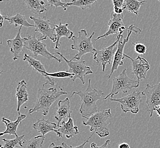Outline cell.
<instances>
[{
	"label": "cell",
	"mask_w": 160,
	"mask_h": 148,
	"mask_svg": "<svg viewBox=\"0 0 160 148\" xmlns=\"http://www.w3.org/2000/svg\"><path fill=\"white\" fill-rule=\"evenodd\" d=\"M158 1H160V0H158Z\"/></svg>",
	"instance_id": "39"
},
{
	"label": "cell",
	"mask_w": 160,
	"mask_h": 148,
	"mask_svg": "<svg viewBox=\"0 0 160 148\" xmlns=\"http://www.w3.org/2000/svg\"><path fill=\"white\" fill-rule=\"evenodd\" d=\"M145 3H147L146 1H139L138 0H125L123 5V10H126L138 16L140 7Z\"/></svg>",
	"instance_id": "25"
},
{
	"label": "cell",
	"mask_w": 160,
	"mask_h": 148,
	"mask_svg": "<svg viewBox=\"0 0 160 148\" xmlns=\"http://www.w3.org/2000/svg\"><path fill=\"white\" fill-rule=\"evenodd\" d=\"M124 56L125 58L126 57L131 61L132 73L135 75L138 80L140 81L145 79L148 70L151 68L148 61L140 56H138L136 59L132 58L131 56L125 54H124Z\"/></svg>",
	"instance_id": "13"
},
{
	"label": "cell",
	"mask_w": 160,
	"mask_h": 148,
	"mask_svg": "<svg viewBox=\"0 0 160 148\" xmlns=\"http://www.w3.org/2000/svg\"><path fill=\"white\" fill-rule=\"evenodd\" d=\"M133 45L135 46V50L136 53H138L139 54H145L147 51V47L143 43L140 42H133Z\"/></svg>",
	"instance_id": "31"
},
{
	"label": "cell",
	"mask_w": 160,
	"mask_h": 148,
	"mask_svg": "<svg viewBox=\"0 0 160 148\" xmlns=\"http://www.w3.org/2000/svg\"><path fill=\"white\" fill-rule=\"evenodd\" d=\"M132 33L133 32L132 30H128V35H127V37H126V39L123 40V35L120 38V40L118 42L117 50L115 55L114 56V61H113L112 66L111 67V72H110V74H109V75L108 77V79L111 78V76L114 73V71L117 70L119 66L123 65V60H124V59L125 58V57L124 56V53H123L124 47H125L127 42H128L129 37Z\"/></svg>",
	"instance_id": "14"
},
{
	"label": "cell",
	"mask_w": 160,
	"mask_h": 148,
	"mask_svg": "<svg viewBox=\"0 0 160 148\" xmlns=\"http://www.w3.org/2000/svg\"><path fill=\"white\" fill-rule=\"evenodd\" d=\"M28 93L27 90V83L25 80L19 82L17 87L16 97L17 99V109L18 113H20V109L22 105L28 100Z\"/></svg>",
	"instance_id": "21"
},
{
	"label": "cell",
	"mask_w": 160,
	"mask_h": 148,
	"mask_svg": "<svg viewBox=\"0 0 160 148\" xmlns=\"http://www.w3.org/2000/svg\"><path fill=\"white\" fill-rule=\"evenodd\" d=\"M142 93L147 97V110L149 113L150 117H152L154 109L160 106V82L153 86L147 84Z\"/></svg>",
	"instance_id": "11"
},
{
	"label": "cell",
	"mask_w": 160,
	"mask_h": 148,
	"mask_svg": "<svg viewBox=\"0 0 160 148\" xmlns=\"http://www.w3.org/2000/svg\"><path fill=\"white\" fill-rule=\"evenodd\" d=\"M22 27L20 26L18 33L14 39L7 40V44L13 55L12 59L14 61L21 58L23 47L25 46V38H22L21 36Z\"/></svg>",
	"instance_id": "15"
},
{
	"label": "cell",
	"mask_w": 160,
	"mask_h": 148,
	"mask_svg": "<svg viewBox=\"0 0 160 148\" xmlns=\"http://www.w3.org/2000/svg\"><path fill=\"white\" fill-rule=\"evenodd\" d=\"M74 95L79 96L81 98V107L80 113L82 117L85 119H89L92 114L98 112V107L97 102L103 96L105 93L102 91L97 89H92L91 86V79L89 80V83L85 91L73 92L71 97Z\"/></svg>",
	"instance_id": "1"
},
{
	"label": "cell",
	"mask_w": 160,
	"mask_h": 148,
	"mask_svg": "<svg viewBox=\"0 0 160 148\" xmlns=\"http://www.w3.org/2000/svg\"><path fill=\"white\" fill-rule=\"evenodd\" d=\"M51 88L46 89L44 88H39L38 92L37 99L34 107L29 110V114L39 112L43 116H47L51 107L57 99L61 96L67 95V92L64 91L62 88Z\"/></svg>",
	"instance_id": "2"
},
{
	"label": "cell",
	"mask_w": 160,
	"mask_h": 148,
	"mask_svg": "<svg viewBox=\"0 0 160 148\" xmlns=\"http://www.w3.org/2000/svg\"><path fill=\"white\" fill-rule=\"evenodd\" d=\"M98 0H72L71 3H67L68 7L71 6H77L82 10L89 9L93 3Z\"/></svg>",
	"instance_id": "28"
},
{
	"label": "cell",
	"mask_w": 160,
	"mask_h": 148,
	"mask_svg": "<svg viewBox=\"0 0 160 148\" xmlns=\"http://www.w3.org/2000/svg\"><path fill=\"white\" fill-rule=\"evenodd\" d=\"M45 140V136L43 135L34 137L29 140H25L23 142V148H42Z\"/></svg>",
	"instance_id": "26"
},
{
	"label": "cell",
	"mask_w": 160,
	"mask_h": 148,
	"mask_svg": "<svg viewBox=\"0 0 160 148\" xmlns=\"http://www.w3.org/2000/svg\"><path fill=\"white\" fill-rule=\"evenodd\" d=\"M112 81L113 83L111 92L105 97V100L108 98L112 99L114 96L119 92L127 93L132 91L133 88H138L140 84L139 80L132 79L127 75V69H124L119 75L114 77Z\"/></svg>",
	"instance_id": "5"
},
{
	"label": "cell",
	"mask_w": 160,
	"mask_h": 148,
	"mask_svg": "<svg viewBox=\"0 0 160 148\" xmlns=\"http://www.w3.org/2000/svg\"><path fill=\"white\" fill-rule=\"evenodd\" d=\"M9 1V0H1V2L2 3V2H3V1Z\"/></svg>",
	"instance_id": "38"
},
{
	"label": "cell",
	"mask_w": 160,
	"mask_h": 148,
	"mask_svg": "<svg viewBox=\"0 0 160 148\" xmlns=\"http://www.w3.org/2000/svg\"><path fill=\"white\" fill-rule=\"evenodd\" d=\"M30 18L34 22L35 31L39 32L42 35V37L39 38L40 40H46L48 38L53 42H56V34L54 28H51L52 24L50 22V20L44 16L43 17H35L30 16Z\"/></svg>",
	"instance_id": "10"
},
{
	"label": "cell",
	"mask_w": 160,
	"mask_h": 148,
	"mask_svg": "<svg viewBox=\"0 0 160 148\" xmlns=\"http://www.w3.org/2000/svg\"><path fill=\"white\" fill-rule=\"evenodd\" d=\"M0 17H1V19H0V27H2L3 26V22H4L5 19V17L2 16L1 14H0Z\"/></svg>",
	"instance_id": "35"
},
{
	"label": "cell",
	"mask_w": 160,
	"mask_h": 148,
	"mask_svg": "<svg viewBox=\"0 0 160 148\" xmlns=\"http://www.w3.org/2000/svg\"><path fill=\"white\" fill-rule=\"evenodd\" d=\"M142 92L136 91L123 98L111 99L110 100L111 102L119 103L121 109L124 113L130 112L133 114H137L139 113V105L142 102Z\"/></svg>",
	"instance_id": "9"
},
{
	"label": "cell",
	"mask_w": 160,
	"mask_h": 148,
	"mask_svg": "<svg viewBox=\"0 0 160 148\" xmlns=\"http://www.w3.org/2000/svg\"><path fill=\"white\" fill-rule=\"evenodd\" d=\"M94 133H92V136H90L89 137L88 139L86 140V141L85 142H83V144H82L81 145H79V146H71V145H67L65 142H62V146H63L64 148H84L85 146L86 145L87 143H88L90 139H91V137H92V135H94Z\"/></svg>",
	"instance_id": "32"
},
{
	"label": "cell",
	"mask_w": 160,
	"mask_h": 148,
	"mask_svg": "<svg viewBox=\"0 0 160 148\" xmlns=\"http://www.w3.org/2000/svg\"><path fill=\"white\" fill-rule=\"evenodd\" d=\"M110 140H108L106 141V142L101 145V146H97L96 143L94 142H92L91 144H90V148H108V145L110 144Z\"/></svg>",
	"instance_id": "33"
},
{
	"label": "cell",
	"mask_w": 160,
	"mask_h": 148,
	"mask_svg": "<svg viewBox=\"0 0 160 148\" xmlns=\"http://www.w3.org/2000/svg\"><path fill=\"white\" fill-rule=\"evenodd\" d=\"M56 114L55 116L56 121H58V127H60V123L63 121H65L67 118L71 117L72 111L71 108V103L69 99L67 98L64 100H60L58 103L56 107Z\"/></svg>",
	"instance_id": "16"
},
{
	"label": "cell",
	"mask_w": 160,
	"mask_h": 148,
	"mask_svg": "<svg viewBox=\"0 0 160 148\" xmlns=\"http://www.w3.org/2000/svg\"><path fill=\"white\" fill-rule=\"evenodd\" d=\"M53 54L60 56L64 60L65 62L67 63L69 67L68 72L73 75V77L71 79L73 82L77 79H79L82 82V84H84L85 83L84 79L85 77L89 74H93V72L90 67L86 66V62L85 61L74 62L73 59L68 60L61 53L55 52Z\"/></svg>",
	"instance_id": "7"
},
{
	"label": "cell",
	"mask_w": 160,
	"mask_h": 148,
	"mask_svg": "<svg viewBox=\"0 0 160 148\" xmlns=\"http://www.w3.org/2000/svg\"><path fill=\"white\" fill-rule=\"evenodd\" d=\"M25 46L32 53L35 57L41 56L49 60L54 59L59 63L62 62V59L58 58L53 54L50 53L47 49L46 45L39 38H37L35 35H30L28 38H25Z\"/></svg>",
	"instance_id": "6"
},
{
	"label": "cell",
	"mask_w": 160,
	"mask_h": 148,
	"mask_svg": "<svg viewBox=\"0 0 160 148\" xmlns=\"http://www.w3.org/2000/svg\"><path fill=\"white\" fill-rule=\"evenodd\" d=\"M58 130L62 137L64 135L68 139H71L79 133L78 127L74 125L73 120L71 117L68 119L67 122L63 121Z\"/></svg>",
	"instance_id": "19"
},
{
	"label": "cell",
	"mask_w": 160,
	"mask_h": 148,
	"mask_svg": "<svg viewBox=\"0 0 160 148\" xmlns=\"http://www.w3.org/2000/svg\"><path fill=\"white\" fill-rule=\"evenodd\" d=\"M25 137V135L18 136L16 137V139L12 140L8 139H2L3 142V145L1 146V148H15L16 147L23 146V140Z\"/></svg>",
	"instance_id": "27"
},
{
	"label": "cell",
	"mask_w": 160,
	"mask_h": 148,
	"mask_svg": "<svg viewBox=\"0 0 160 148\" xmlns=\"http://www.w3.org/2000/svg\"><path fill=\"white\" fill-rule=\"evenodd\" d=\"M118 148H130L129 145L126 142H123L119 145Z\"/></svg>",
	"instance_id": "34"
},
{
	"label": "cell",
	"mask_w": 160,
	"mask_h": 148,
	"mask_svg": "<svg viewBox=\"0 0 160 148\" xmlns=\"http://www.w3.org/2000/svg\"><path fill=\"white\" fill-rule=\"evenodd\" d=\"M125 0H112L114 5V12L117 14H122L123 10V5Z\"/></svg>",
	"instance_id": "30"
},
{
	"label": "cell",
	"mask_w": 160,
	"mask_h": 148,
	"mask_svg": "<svg viewBox=\"0 0 160 148\" xmlns=\"http://www.w3.org/2000/svg\"><path fill=\"white\" fill-rule=\"evenodd\" d=\"M78 36H73L72 38L73 44L71 45V49L77 51V54L72 59L80 60L82 56L88 53H91L93 55L96 54L97 50L94 47L93 43L92 41V37L95 34L93 32L90 37H87V31L85 29L81 30L78 32Z\"/></svg>",
	"instance_id": "4"
},
{
	"label": "cell",
	"mask_w": 160,
	"mask_h": 148,
	"mask_svg": "<svg viewBox=\"0 0 160 148\" xmlns=\"http://www.w3.org/2000/svg\"><path fill=\"white\" fill-rule=\"evenodd\" d=\"M25 3L27 9L34 14H40L47 10L44 0H25Z\"/></svg>",
	"instance_id": "22"
},
{
	"label": "cell",
	"mask_w": 160,
	"mask_h": 148,
	"mask_svg": "<svg viewBox=\"0 0 160 148\" xmlns=\"http://www.w3.org/2000/svg\"><path fill=\"white\" fill-rule=\"evenodd\" d=\"M48 148H64L62 146H56L55 144L52 142L49 145Z\"/></svg>",
	"instance_id": "36"
},
{
	"label": "cell",
	"mask_w": 160,
	"mask_h": 148,
	"mask_svg": "<svg viewBox=\"0 0 160 148\" xmlns=\"http://www.w3.org/2000/svg\"><path fill=\"white\" fill-rule=\"evenodd\" d=\"M123 32H120L117 35V40L110 46L103 48L101 50H97L96 54L94 55V60L98 66L102 67V71H105L106 65L111 64L114 61V56L117 50L118 42L120 38L123 35Z\"/></svg>",
	"instance_id": "8"
},
{
	"label": "cell",
	"mask_w": 160,
	"mask_h": 148,
	"mask_svg": "<svg viewBox=\"0 0 160 148\" xmlns=\"http://www.w3.org/2000/svg\"><path fill=\"white\" fill-rule=\"evenodd\" d=\"M18 118L14 121L10 120L5 117H3L2 119V121L5 124L6 129L3 132L1 133L0 136H2L5 135H14L16 137H18L17 133L18 127L19 125L21 123L22 121L26 117V116L25 114H21L20 113H18Z\"/></svg>",
	"instance_id": "18"
},
{
	"label": "cell",
	"mask_w": 160,
	"mask_h": 148,
	"mask_svg": "<svg viewBox=\"0 0 160 148\" xmlns=\"http://www.w3.org/2000/svg\"><path fill=\"white\" fill-rule=\"evenodd\" d=\"M68 24H62V23H60L59 25H53L56 34V42L54 47L55 49H58L60 46V40L62 37H66L68 40H72L73 37V32L68 29Z\"/></svg>",
	"instance_id": "20"
},
{
	"label": "cell",
	"mask_w": 160,
	"mask_h": 148,
	"mask_svg": "<svg viewBox=\"0 0 160 148\" xmlns=\"http://www.w3.org/2000/svg\"><path fill=\"white\" fill-rule=\"evenodd\" d=\"M57 127V124L52 123L48 120H45L44 119H38L32 125V128L34 130H37L38 132L41 133L43 136H45V135L48 133L54 132L56 133L57 136L59 137H62L58 130H56Z\"/></svg>",
	"instance_id": "17"
},
{
	"label": "cell",
	"mask_w": 160,
	"mask_h": 148,
	"mask_svg": "<svg viewBox=\"0 0 160 148\" xmlns=\"http://www.w3.org/2000/svg\"><path fill=\"white\" fill-rule=\"evenodd\" d=\"M154 111L157 112V114L158 116L160 117V106H158L156 108L154 109Z\"/></svg>",
	"instance_id": "37"
},
{
	"label": "cell",
	"mask_w": 160,
	"mask_h": 148,
	"mask_svg": "<svg viewBox=\"0 0 160 148\" xmlns=\"http://www.w3.org/2000/svg\"><path fill=\"white\" fill-rule=\"evenodd\" d=\"M23 61L28 62L29 66L34 71H37L42 76H44V73L47 72L45 67L41 62L36 59L31 57L27 54H25L23 56Z\"/></svg>",
	"instance_id": "24"
},
{
	"label": "cell",
	"mask_w": 160,
	"mask_h": 148,
	"mask_svg": "<svg viewBox=\"0 0 160 148\" xmlns=\"http://www.w3.org/2000/svg\"><path fill=\"white\" fill-rule=\"evenodd\" d=\"M5 19L8 21L11 25H14L15 28L18 26H24L26 28L34 27L35 25H32L28 21L26 16L18 13L14 16H4Z\"/></svg>",
	"instance_id": "23"
},
{
	"label": "cell",
	"mask_w": 160,
	"mask_h": 148,
	"mask_svg": "<svg viewBox=\"0 0 160 148\" xmlns=\"http://www.w3.org/2000/svg\"><path fill=\"white\" fill-rule=\"evenodd\" d=\"M111 116L110 109L98 111L88 119L87 121H82V124L85 126H89L90 132L96 133L101 138H103L110 135L108 120Z\"/></svg>",
	"instance_id": "3"
},
{
	"label": "cell",
	"mask_w": 160,
	"mask_h": 148,
	"mask_svg": "<svg viewBox=\"0 0 160 148\" xmlns=\"http://www.w3.org/2000/svg\"><path fill=\"white\" fill-rule=\"evenodd\" d=\"M46 1H47L48 3L47 4V6L51 7L53 6L56 7V8L58 7H62L64 11H66L68 9V6L67 5V3H63L62 0H46ZM64 1H66L67 0H64Z\"/></svg>",
	"instance_id": "29"
},
{
	"label": "cell",
	"mask_w": 160,
	"mask_h": 148,
	"mask_svg": "<svg viewBox=\"0 0 160 148\" xmlns=\"http://www.w3.org/2000/svg\"><path fill=\"white\" fill-rule=\"evenodd\" d=\"M123 18H124V15L123 13L117 14L114 12L112 13L110 19L108 22V31L105 34L100 35L97 39H95L94 41L96 42L101 38L106 39L108 36L112 34H117L118 35L120 32H123L125 30H127L128 31L129 30V27L126 28L124 25Z\"/></svg>",
	"instance_id": "12"
}]
</instances>
